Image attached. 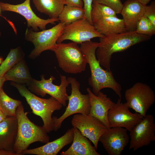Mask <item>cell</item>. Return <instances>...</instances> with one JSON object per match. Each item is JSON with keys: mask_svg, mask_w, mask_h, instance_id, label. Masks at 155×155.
I'll use <instances>...</instances> for the list:
<instances>
[{"mask_svg": "<svg viewBox=\"0 0 155 155\" xmlns=\"http://www.w3.org/2000/svg\"><path fill=\"white\" fill-rule=\"evenodd\" d=\"M65 25V24L60 22L51 28L39 32L27 28L25 32V39L32 42L34 46L29 57L34 59L44 51H51L57 44Z\"/></svg>", "mask_w": 155, "mask_h": 155, "instance_id": "obj_7", "label": "cell"}, {"mask_svg": "<svg viewBox=\"0 0 155 155\" xmlns=\"http://www.w3.org/2000/svg\"><path fill=\"white\" fill-rule=\"evenodd\" d=\"M84 16L85 11L83 7L65 5L57 18L60 22L67 25L83 18Z\"/></svg>", "mask_w": 155, "mask_h": 155, "instance_id": "obj_24", "label": "cell"}, {"mask_svg": "<svg viewBox=\"0 0 155 155\" xmlns=\"http://www.w3.org/2000/svg\"><path fill=\"white\" fill-rule=\"evenodd\" d=\"M150 38L151 36L138 34L135 31L103 35L99 38V45L96 51V57L102 67L110 71L113 54L124 51Z\"/></svg>", "mask_w": 155, "mask_h": 155, "instance_id": "obj_2", "label": "cell"}, {"mask_svg": "<svg viewBox=\"0 0 155 155\" xmlns=\"http://www.w3.org/2000/svg\"><path fill=\"white\" fill-rule=\"evenodd\" d=\"M22 104L17 108L16 117L18 122V132L13 151L17 155L27 149L31 144L36 142H49L50 137L43 127L36 125L28 118Z\"/></svg>", "mask_w": 155, "mask_h": 155, "instance_id": "obj_3", "label": "cell"}, {"mask_svg": "<svg viewBox=\"0 0 155 155\" xmlns=\"http://www.w3.org/2000/svg\"><path fill=\"white\" fill-rule=\"evenodd\" d=\"M135 31L138 34L151 36L155 34V25L143 16L137 22Z\"/></svg>", "mask_w": 155, "mask_h": 155, "instance_id": "obj_28", "label": "cell"}, {"mask_svg": "<svg viewBox=\"0 0 155 155\" xmlns=\"http://www.w3.org/2000/svg\"><path fill=\"white\" fill-rule=\"evenodd\" d=\"M126 102L122 103L119 98L113 106L108 111V119L110 128L119 127L124 128L130 131L144 117L139 113H133L129 109Z\"/></svg>", "mask_w": 155, "mask_h": 155, "instance_id": "obj_13", "label": "cell"}, {"mask_svg": "<svg viewBox=\"0 0 155 155\" xmlns=\"http://www.w3.org/2000/svg\"><path fill=\"white\" fill-rule=\"evenodd\" d=\"M65 5L80 7H83L84 3L82 0H65Z\"/></svg>", "mask_w": 155, "mask_h": 155, "instance_id": "obj_32", "label": "cell"}, {"mask_svg": "<svg viewBox=\"0 0 155 155\" xmlns=\"http://www.w3.org/2000/svg\"><path fill=\"white\" fill-rule=\"evenodd\" d=\"M144 16L148 18L155 25V1H152L148 5H146Z\"/></svg>", "mask_w": 155, "mask_h": 155, "instance_id": "obj_30", "label": "cell"}, {"mask_svg": "<svg viewBox=\"0 0 155 155\" xmlns=\"http://www.w3.org/2000/svg\"><path fill=\"white\" fill-rule=\"evenodd\" d=\"M141 3L146 5L152 0H137Z\"/></svg>", "mask_w": 155, "mask_h": 155, "instance_id": "obj_35", "label": "cell"}, {"mask_svg": "<svg viewBox=\"0 0 155 155\" xmlns=\"http://www.w3.org/2000/svg\"><path fill=\"white\" fill-rule=\"evenodd\" d=\"M125 96L129 108L144 117L155 101L153 90L149 85L140 82L136 83L127 89Z\"/></svg>", "mask_w": 155, "mask_h": 155, "instance_id": "obj_9", "label": "cell"}, {"mask_svg": "<svg viewBox=\"0 0 155 155\" xmlns=\"http://www.w3.org/2000/svg\"><path fill=\"white\" fill-rule=\"evenodd\" d=\"M1 32L0 30V36H1Z\"/></svg>", "mask_w": 155, "mask_h": 155, "instance_id": "obj_37", "label": "cell"}, {"mask_svg": "<svg viewBox=\"0 0 155 155\" xmlns=\"http://www.w3.org/2000/svg\"><path fill=\"white\" fill-rule=\"evenodd\" d=\"M3 61V57L0 56V64H1Z\"/></svg>", "mask_w": 155, "mask_h": 155, "instance_id": "obj_36", "label": "cell"}, {"mask_svg": "<svg viewBox=\"0 0 155 155\" xmlns=\"http://www.w3.org/2000/svg\"><path fill=\"white\" fill-rule=\"evenodd\" d=\"M103 36L99 33L93 25L84 18L69 24L65 25L57 43L69 40L77 44Z\"/></svg>", "mask_w": 155, "mask_h": 155, "instance_id": "obj_10", "label": "cell"}, {"mask_svg": "<svg viewBox=\"0 0 155 155\" xmlns=\"http://www.w3.org/2000/svg\"><path fill=\"white\" fill-rule=\"evenodd\" d=\"M30 1L26 0L22 3L17 5L0 2V8L2 11L13 12L23 16L27 21L28 27L31 28L35 31H37L38 28L41 30H45L48 24H53L58 21V18L44 19L38 17L32 9Z\"/></svg>", "mask_w": 155, "mask_h": 155, "instance_id": "obj_14", "label": "cell"}, {"mask_svg": "<svg viewBox=\"0 0 155 155\" xmlns=\"http://www.w3.org/2000/svg\"><path fill=\"white\" fill-rule=\"evenodd\" d=\"M99 42L90 40L80 44V48L88 64L91 71V76L88 79L89 84L92 92L97 95L104 88L112 89L121 99L122 88L116 80L111 71L104 69L100 65L96 55V50Z\"/></svg>", "mask_w": 155, "mask_h": 155, "instance_id": "obj_1", "label": "cell"}, {"mask_svg": "<svg viewBox=\"0 0 155 155\" xmlns=\"http://www.w3.org/2000/svg\"><path fill=\"white\" fill-rule=\"evenodd\" d=\"M67 79L71 85V94L68 96V103L63 114L59 118L52 117L53 130L55 131L61 127L63 121L69 116L77 113L88 115L90 112L91 105L88 94L81 93L80 84L75 78L69 77Z\"/></svg>", "mask_w": 155, "mask_h": 155, "instance_id": "obj_6", "label": "cell"}, {"mask_svg": "<svg viewBox=\"0 0 155 155\" xmlns=\"http://www.w3.org/2000/svg\"><path fill=\"white\" fill-rule=\"evenodd\" d=\"M37 10L51 18H57L65 5V0H32Z\"/></svg>", "mask_w": 155, "mask_h": 155, "instance_id": "obj_23", "label": "cell"}, {"mask_svg": "<svg viewBox=\"0 0 155 155\" xmlns=\"http://www.w3.org/2000/svg\"><path fill=\"white\" fill-rule=\"evenodd\" d=\"M74 127L68 129L65 134L59 138L44 145L35 148L26 149L22 153L24 154L37 155H56L65 146L71 144L74 136Z\"/></svg>", "mask_w": 155, "mask_h": 155, "instance_id": "obj_17", "label": "cell"}, {"mask_svg": "<svg viewBox=\"0 0 155 155\" xmlns=\"http://www.w3.org/2000/svg\"><path fill=\"white\" fill-rule=\"evenodd\" d=\"M129 149L135 151L155 141V123L153 116L146 115L129 131Z\"/></svg>", "mask_w": 155, "mask_h": 155, "instance_id": "obj_12", "label": "cell"}, {"mask_svg": "<svg viewBox=\"0 0 155 155\" xmlns=\"http://www.w3.org/2000/svg\"><path fill=\"white\" fill-rule=\"evenodd\" d=\"M72 125L88 138L97 150L100 137L108 129L100 120L89 115H74L71 121Z\"/></svg>", "mask_w": 155, "mask_h": 155, "instance_id": "obj_11", "label": "cell"}, {"mask_svg": "<svg viewBox=\"0 0 155 155\" xmlns=\"http://www.w3.org/2000/svg\"><path fill=\"white\" fill-rule=\"evenodd\" d=\"M92 3L105 5L114 10L117 14H121L123 6L121 0H92Z\"/></svg>", "mask_w": 155, "mask_h": 155, "instance_id": "obj_29", "label": "cell"}, {"mask_svg": "<svg viewBox=\"0 0 155 155\" xmlns=\"http://www.w3.org/2000/svg\"><path fill=\"white\" fill-rule=\"evenodd\" d=\"M72 142L71 146L67 150L61 153V155H101L97 152L96 150L92 145L88 138L75 127Z\"/></svg>", "mask_w": 155, "mask_h": 155, "instance_id": "obj_20", "label": "cell"}, {"mask_svg": "<svg viewBox=\"0 0 155 155\" xmlns=\"http://www.w3.org/2000/svg\"><path fill=\"white\" fill-rule=\"evenodd\" d=\"M1 9H0V16H1Z\"/></svg>", "mask_w": 155, "mask_h": 155, "instance_id": "obj_38", "label": "cell"}, {"mask_svg": "<svg viewBox=\"0 0 155 155\" xmlns=\"http://www.w3.org/2000/svg\"><path fill=\"white\" fill-rule=\"evenodd\" d=\"M6 81L3 76H0V89L2 88L5 82Z\"/></svg>", "mask_w": 155, "mask_h": 155, "instance_id": "obj_34", "label": "cell"}, {"mask_svg": "<svg viewBox=\"0 0 155 155\" xmlns=\"http://www.w3.org/2000/svg\"><path fill=\"white\" fill-rule=\"evenodd\" d=\"M24 53L20 47L11 49L0 66V76H3L18 63L24 59Z\"/></svg>", "mask_w": 155, "mask_h": 155, "instance_id": "obj_25", "label": "cell"}, {"mask_svg": "<svg viewBox=\"0 0 155 155\" xmlns=\"http://www.w3.org/2000/svg\"><path fill=\"white\" fill-rule=\"evenodd\" d=\"M3 76L6 81H11L18 84H26L28 86L33 79L24 59L18 63Z\"/></svg>", "mask_w": 155, "mask_h": 155, "instance_id": "obj_22", "label": "cell"}, {"mask_svg": "<svg viewBox=\"0 0 155 155\" xmlns=\"http://www.w3.org/2000/svg\"><path fill=\"white\" fill-rule=\"evenodd\" d=\"M90 99L91 108L89 115L99 119L109 129L108 119L109 111L114 105L111 98L100 91L97 95L95 94L89 88L86 89Z\"/></svg>", "mask_w": 155, "mask_h": 155, "instance_id": "obj_16", "label": "cell"}, {"mask_svg": "<svg viewBox=\"0 0 155 155\" xmlns=\"http://www.w3.org/2000/svg\"><path fill=\"white\" fill-rule=\"evenodd\" d=\"M18 129L16 117H7L0 123V150L14 152Z\"/></svg>", "mask_w": 155, "mask_h": 155, "instance_id": "obj_19", "label": "cell"}, {"mask_svg": "<svg viewBox=\"0 0 155 155\" xmlns=\"http://www.w3.org/2000/svg\"><path fill=\"white\" fill-rule=\"evenodd\" d=\"M115 12L111 8L102 4L92 3L91 16L92 22L101 18L117 16Z\"/></svg>", "mask_w": 155, "mask_h": 155, "instance_id": "obj_27", "label": "cell"}, {"mask_svg": "<svg viewBox=\"0 0 155 155\" xmlns=\"http://www.w3.org/2000/svg\"><path fill=\"white\" fill-rule=\"evenodd\" d=\"M84 3L83 8L85 11L84 18L87 19L93 25L91 13L92 9V0H82Z\"/></svg>", "mask_w": 155, "mask_h": 155, "instance_id": "obj_31", "label": "cell"}, {"mask_svg": "<svg viewBox=\"0 0 155 155\" xmlns=\"http://www.w3.org/2000/svg\"><path fill=\"white\" fill-rule=\"evenodd\" d=\"M51 51L55 54L59 67L65 73L76 74L85 71L87 61L77 43H57Z\"/></svg>", "mask_w": 155, "mask_h": 155, "instance_id": "obj_5", "label": "cell"}, {"mask_svg": "<svg viewBox=\"0 0 155 155\" xmlns=\"http://www.w3.org/2000/svg\"><path fill=\"white\" fill-rule=\"evenodd\" d=\"M129 137L127 130L114 127L108 129L101 136L99 141L109 155H120L128 145Z\"/></svg>", "mask_w": 155, "mask_h": 155, "instance_id": "obj_15", "label": "cell"}, {"mask_svg": "<svg viewBox=\"0 0 155 155\" xmlns=\"http://www.w3.org/2000/svg\"><path fill=\"white\" fill-rule=\"evenodd\" d=\"M21 104V101L13 99L7 95L3 88L0 89V109L7 117H16V109Z\"/></svg>", "mask_w": 155, "mask_h": 155, "instance_id": "obj_26", "label": "cell"}, {"mask_svg": "<svg viewBox=\"0 0 155 155\" xmlns=\"http://www.w3.org/2000/svg\"><path fill=\"white\" fill-rule=\"evenodd\" d=\"M44 76V75H41L40 80L33 78L28 85V89L37 95L43 97L46 94H48L56 99L63 106H65L69 96L67 88L70 84L66 77L61 75V84L59 86H57L53 83V80H55L53 76L51 75L48 79H45Z\"/></svg>", "mask_w": 155, "mask_h": 155, "instance_id": "obj_8", "label": "cell"}, {"mask_svg": "<svg viewBox=\"0 0 155 155\" xmlns=\"http://www.w3.org/2000/svg\"><path fill=\"white\" fill-rule=\"evenodd\" d=\"M11 85L15 87L20 94L25 98L35 115L40 116L43 123V127L47 133L53 130V113L61 109L62 104L52 96L48 99L40 98L31 92L24 85L13 82Z\"/></svg>", "mask_w": 155, "mask_h": 155, "instance_id": "obj_4", "label": "cell"}, {"mask_svg": "<svg viewBox=\"0 0 155 155\" xmlns=\"http://www.w3.org/2000/svg\"><path fill=\"white\" fill-rule=\"evenodd\" d=\"M7 117L0 109V123L5 120Z\"/></svg>", "mask_w": 155, "mask_h": 155, "instance_id": "obj_33", "label": "cell"}, {"mask_svg": "<svg viewBox=\"0 0 155 155\" xmlns=\"http://www.w3.org/2000/svg\"><path fill=\"white\" fill-rule=\"evenodd\" d=\"M97 30L103 35L119 33L128 31L123 19L117 16L106 17L92 22Z\"/></svg>", "mask_w": 155, "mask_h": 155, "instance_id": "obj_21", "label": "cell"}, {"mask_svg": "<svg viewBox=\"0 0 155 155\" xmlns=\"http://www.w3.org/2000/svg\"><path fill=\"white\" fill-rule=\"evenodd\" d=\"M146 6L137 0H127L123 4L121 14L128 31H135L137 22L144 16Z\"/></svg>", "mask_w": 155, "mask_h": 155, "instance_id": "obj_18", "label": "cell"}]
</instances>
